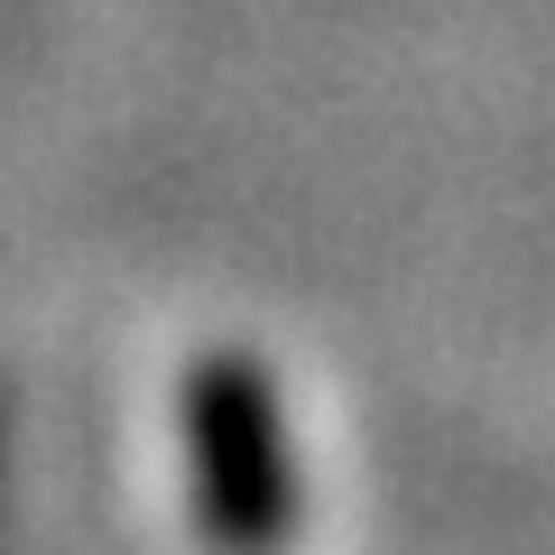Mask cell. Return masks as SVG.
I'll list each match as a JSON object with an SVG mask.
<instances>
[{"label": "cell", "instance_id": "1", "mask_svg": "<svg viewBox=\"0 0 555 555\" xmlns=\"http://www.w3.org/2000/svg\"><path fill=\"white\" fill-rule=\"evenodd\" d=\"M185 436H195L204 528L232 555H278L287 528H297V463H287L278 389L241 352H214L185 379Z\"/></svg>", "mask_w": 555, "mask_h": 555}]
</instances>
